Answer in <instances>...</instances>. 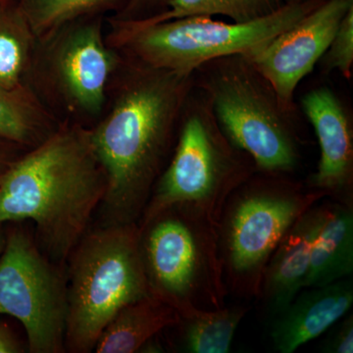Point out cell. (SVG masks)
Here are the masks:
<instances>
[{
    "mask_svg": "<svg viewBox=\"0 0 353 353\" xmlns=\"http://www.w3.org/2000/svg\"><path fill=\"white\" fill-rule=\"evenodd\" d=\"M324 194L260 190L245 196L230 221L228 256L232 269L238 275L259 271L290 228Z\"/></svg>",
    "mask_w": 353,
    "mask_h": 353,
    "instance_id": "obj_9",
    "label": "cell"
},
{
    "mask_svg": "<svg viewBox=\"0 0 353 353\" xmlns=\"http://www.w3.org/2000/svg\"><path fill=\"white\" fill-rule=\"evenodd\" d=\"M106 189L90 132L59 130L0 176V225L32 221L39 248L63 262L87 233Z\"/></svg>",
    "mask_w": 353,
    "mask_h": 353,
    "instance_id": "obj_2",
    "label": "cell"
},
{
    "mask_svg": "<svg viewBox=\"0 0 353 353\" xmlns=\"http://www.w3.org/2000/svg\"><path fill=\"white\" fill-rule=\"evenodd\" d=\"M68 259L65 350L88 353L121 309L152 294L141 230L113 223L87 232Z\"/></svg>",
    "mask_w": 353,
    "mask_h": 353,
    "instance_id": "obj_3",
    "label": "cell"
},
{
    "mask_svg": "<svg viewBox=\"0 0 353 353\" xmlns=\"http://www.w3.org/2000/svg\"><path fill=\"white\" fill-rule=\"evenodd\" d=\"M9 166V165H8ZM7 169V167L6 168V167H4V165H3V162H2V160L0 159V176L2 175V174L4 173V171H6Z\"/></svg>",
    "mask_w": 353,
    "mask_h": 353,
    "instance_id": "obj_26",
    "label": "cell"
},
{
    "mask_svg": "<svg viewBox=\"0 0 353 353\" xmlns=\"http://www.w3.org/2000/svg\"><path fill=\"white\" fill-rule=\"evenodd\" d=\"M194 73L155 69L132 59L110 112L90 132L106 176L108 224L134 223L178 137Z\"/></svg>",
    "mask_w": 353,
    "mask_h": 353,
    "instance_id": "obj_1",
    "label": "cell"
},
{
    "mask_svg": "<svg viewBox=\"0 0 353 353\" xmlns=\"http://www.w3.org/2000/svg\"><path fill=\"white\" fill-rule=\"evenodd\" d=\"M194 80L226 138L252 158L256 170L272 175L294 170L296 115L283 108L271 83L245 55L210 60L194 72Z\"/></svg>",
    "mask_w": 353,
    "mask_h": 353,
    "instance_id": "obj_4",
    "label": "cell"
},
{
    "mask_svg": "<svg viewBox=\"0 0 353 353\" xmlns=\"http://www.w3.org/2000/svg\"><path fill=\"white\" fill-rule=\"evenodd\" d=\"M301 108L318 139L320 159L310 179L322 192L350 189L353 176V127L350 106L327 85L304 94Z\"/></svg>",
    "mask_w": 353,
    "mask_h": 353,
    "instance_id": "obj_12",
    "label": "cell"
},
{
    "mask_svg": "<svg viewBox=\"0 0 353 353\" xmlns=\"http://www.w3.org/2000/svg\"><path fill=\"white\" fill-rule=\"evenodd\" d=\"M141 1V0H132V7H136Z\"/></svg>",
    "mask_w": 353,
    "mask_h": 353,
    "instance_id": "obj_27",
    "label": "cell"
},
{
    "mask_svg": "<svg viewBox=\"0 0 353 353\" xmlns=\"http://www.w3.org/2000/svg\"><path fill=\"white\" fill-rule=\"evenodd\" d=\"M180 321V312L174 306L150 294L114 316L95 343V352H139L155 334Z\"/></svg>",
    "mask_w": 353,
    "mask_h": 353,
    "instance_id": "obj_15",
    "label": "cell"
},
{
    "mask_svg": "<svg viewBox=\"0 0 353 353\" xmlns=\"http://www.w3.org/2000/svg\"><path fill=\"white\" fill-rule=\"evenodd\" d=\"M67 277L24 232L14 231L0 254V314L26 330L29 352L65 350Z\"/></svg>",
    "mask_w": 353,
    "mask_h": 353,
    "instance_id": "obj_7",
    "label": "cell"
},
{
    "mask_svg": "<svg viewBox=\"0 0 353 353\" xmlns=\"http://www.w3.org/2000/svg\"><path fill=\"white\" fill-rule=\"evenodd\" d=\"M143 260L155 296L181 313L194 309L190 297L201 282L204 255L196 234L183 221L163 218L141 236Z\"/></svg>",
    "mask_w": 353,
    "mask_h": 353,
    "instance_id": "obj_10",
    "label": "cell"
},
{
    "mask_svg": "<svg viewBox=\"0 0 353 353\" xmlns=\"http://www.w3.org/2000/svg\"><path fill=\"white\" fill-rule=\"evenodd\" d=\"M110 0H26L23 10L34 37H48L69 21Z\"/></svg>",
    "mask_w": 353,
    "mask_h": 353,
    "instance_id": "obj_21",
    "label": "cell"
},
{
    "mask_svg": "<svg viewBox=\"0 0 353 353\" xmlns=\"http://www.w3.org/2000/svg\"><path fill=\"white\" fill-rule=\"evenodd\" d=\"M245 309L206 311L194 309L189 313L185 347L192 353H227Z\"/></svg>",
    "mask_w": 353,
    "mask_h": 353,
    "instance_id": "obj_19",
    "label": "cell"
},
{
    "mask_svg": "<svg viewBox=\"0 0 353 353\" xmlns=\"http://www.w3.org/2000/svg\"><path fill=\"white\" fill-rule=\"evenodd\" d=\"M43 134L39 114L21 88H0V138L37 145L46 139Z\"/></svg>",
    "mask_w": 353,
    "mask_h": 353,
    "instance_id": "obj_20",
    "label": "cell"
},
{
    "mask_svg": "<svg viewBox=\"0 0 353 353\" xmlns=\"http://www.w3.org/2000/svg\"><path fill=\"white\" fill-rule=\"evenodd\" d=\"M324 0L288 2L276 12L248 23L190 16L150 26L119 22L114 46L152 68L192 74L201 65L229 55H248L290 29Z\"/></svg>",
    "mask_w": 353,
    "mask_h": 353,
    "instance_id": "obj_5",
    "label": "cell"
},
{
    "mask_svg": "<svg viewBox=\"0 0 353 353\" xmlns=\"http://www.w3.org/2000/svg\"><path fill=\"white\" fill-rule=\"evenodd\" d=\"M285 0H168V8L146 18L129 19L134 24L150 26L190 16L221 15L232 22L248 23L276 12Z\"/></svg>",
    "mask_w": 353,
    "mask_h": 353,
    "instance_id": "obj_17",
    "label": "cell"
},
{
    "mask_svg": "<svg viewBox=\"0 0 353 353\" xmlns=\"http://www.w3.org/2000/svg\"><path fill=\"white\" fill-rule=\"evenodd\" d=\"M324 73L333 70L340 72L347 80L352 77L353 69V7L345 14L334 38L320 61Z\"/></svg>",
    "mask_w": 353,
    "mask_h": 353,
    "instance_id": "obj_22",
    "label": "cell"
},
{
    "mask_svg": "<svg viewBox=\"0 0 353 353\" xmlns=\"http://www.w3.org/2000/svg\"><path fill=\"white\" fill-rule=\"evenodd\" d=\"M328 208H309L281 240L265 272L264 290L273 314H280L299 294L311 252Z\"/></svg>",
    "mask_w": 353,
    "mask_h": 353,
    "instance_id": "obj_14",
    "label": "cell"
},
{
    "mask_svg": "<svg viewBox=\"0 0 353 353\" xmlns=\"http://www.w3.org/2000/svg\"><path fill=\"white\" fill-rule=\"evenodd\" d=\"M287 2H292V1H296V0H285Z\"/></svg>",
    "mask_w": 353,
    "mask_h": 353,
    "instance_id": "obj_28",
    "label": "cell"
},
{
    "mask_svg": "<svg viewBox=\"0 0 353 353\" xmlns=\"http://www.w3.org/2000/svg\"><path fill=\"white\" fill-rule=\"evenodd\" d=\"M116 65L117 58L106 48L97 23L70 31L53 57V73L62 94L72 105L90 114L101 112Z\"/></svg>",
    "mask_w": 353,
    "mask_h": 353,
    "instance_id": "obj_11",
    "label": "cell"
},
{
    "mask_svg": "<svg viewBox=\"0 0 353 353\" xmlns=\"http://www.w3.org/2000/svg\"><path fill=\"white\" fill-rule=\"evenodd\" d=\"M352 7L353 0H324L296 25L245 55L271 83L287 112L296 115L299 83L320 61Z\"/></svg>",
    "mask_w": 353,
    "mask_h": 353,
    "instance_id": "obj_8",
    "label": "cell"
},
{
    "mask_svg": "<svg viewBox=\"0 0 353 353\" xmlns=\"http://www.w3.org/2000/svg\"><path fill=\"white\" fill-rule=\"evenodd\" d=\"M352 213L350 209H328L313 243L303 288L333 284L352 275Z\"/></svg>",
    "mask_w": 353,
    "mask_h": 353,
    "instance_id": "obj_16",
    "label": "cell"
},
{
    "mask_svg": "<svg viewBox=\"0 0 353 353\" xmlns=\"http://www.w3.org/2000/svg\"><path fill=\"white\" fill-rule=\"evenodd\" d=\"M6 236H4L3 232H2L1 225H0V254L3 250L4 245H6Z\"/></svg>",
    "mask_w": 353,
    "mask_h": 353,
    "instance_id": "obj_25",
    "label": "cell"
},
{
    "mask_svg": "<svg viewBox=\"0 0 353 353\" xmlns=\"http://www.w3.org/2000/svg\"><path fill=\"white\" fill-rule=\"evenodd\" d=\"M256 170L220 129L208 97L194 85L183 108L175 150L157 179L145 225L176 205H204Z\"/></svg>",
    "mask_w": 353,
    "mask_h": 353,
    "instance_id": "obj_6",
    "label": "cell"
},
{
    "mask_svg": "<svg viewBox=\"0 0 353 353\" xmlns=\"http://www.w3.org/2000/svg\"><path fill=\"white\" fill-rule=\"evenodd\" d=\"M34 38L23 11L0 10V88H21Z\"/></svg>",
    "mask_w": 353,
    "mask_h": 353,
    "instance_id": "obj_18",
    "label": "cell"
},
{
    "mask_svg": "<svg viewBox=\"0 0 353 353\" xmlns=\"http://www.w3.org/2000/svg\"><path fill=\"white\" fill-rule=\"evenodd\" d=\"M24 352L20 341L6 324H0V353H20Z\"/></svg>",
    "mask_w": 353,
    "mask_h": 353,
    "instance_id": "obj_24",
    "label": "cell"
},
{
    "mask_svg": "<svg viewBox=\"0 0 353 353\" xmlns=\"http://www.w3.org/2000/svg\"><path fill=\"white\" fill-rule=\"evenodd\" d=\"M352 303L353 285L347 278L297 294L273 323L274 348L281 353L296 352L334 326Z\"/></svg>",
    "mask_w": 353,
    "mask_h": 353,
    "instance_id": "obj_13",
    "label": "cell"
},
{
    "mask_svg": "<svg viewBox=\"0 0 353 353\" xmlns=\"http://www.w3.org/2000/svg\"><path fill=\"white\" fill-rule=\"evenodd\" d=\"M325 352H353V319L347 317L324 347Z\"/></svg>",
    "mask_w": 353,
    "mask_h": 353,
    "instance_id": "obj_23",
    "label": "cell"
}]
</instances>
